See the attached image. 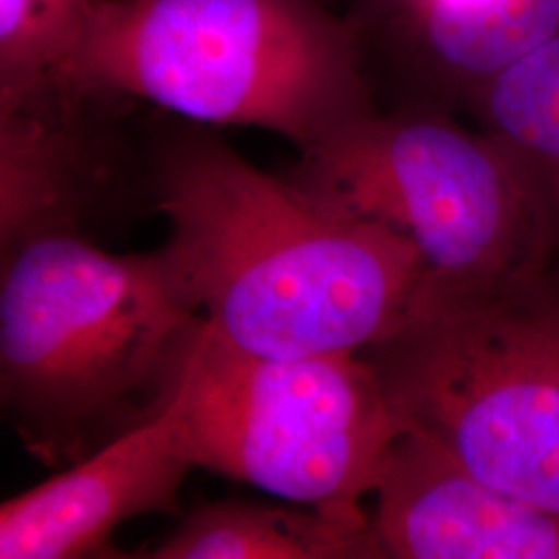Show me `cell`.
I'll use <instances>...</instances> for the list:
<instances>
[{"mask_svg":"<svg viewBox=\"0 0 559 559\" xmlns=\"http://www.w3.org/2000/svg\"><path fill=\"white\" fill-rule=\"evenodd\" d=\"M328 2H332V4H334V0H328Z\"/></svg>","mask_w":559,"mask_h":559,"instance_id":"5bb4252c","label":"cell"},{"mask_svg":"<svg viewBox=\"0 0 559 559\" xmlns=\"http://www.w3.org/2000/svg\"><path fill=\"white\" fill-rule=\"evenodd\" d=\"M150 187L189 297L240 350L355 355L429 305L413 240L263 173L205 124L170 115L150 131Z\"/></svg>","mask_w":559,"mask_h":559,"instance_id":"6da1fadb","label":"cell"},{"mask_svg":"<svg viewBox=\"0 0 559 559\" xmlns=\"http://www.w3.org/2000/svg\"><path fill=\"white\" fill-rule=\"evenodd\" d=\"M373 493L383 558L559 559V512L480 479L415 429L392 443Z\"/></svg>","mask_w":559,"mask_h":559,"instance_id":"30bf717a","label":"cell"},{"mask_svg":"<svg viewBox=\"0 0 559 559\" xmlns=\"http://www.w3.org/2000/svg\"><path fill=\"white\" fill-rule=\"evenodd\" d=\"M98 0H0V100L64 80Z\"/></svg>","mask_w":559,"mask_h":559,"instance_id":"4fadbf2b","label":"cell"},{"mask_svg":"<svg viewBox=\"0 0 559 559\" xmlns=\"http://www.w3.org/2000/svg\"><path fill=\"white\" fill-rule=\"evenodd\" d=\"M284 177L413 240L429 274L427 309L500 297L554 270L516 168L456 115L378 106L300 152Z\"/></svg>","mask_w":559,"mask_h":559,"instance_id":"5b68a950","label":"cell"},{"mask_svg":"<svg viewBox=\"0 0 559 559\" xmlns=\"http://www.w3.org/2000/svg\"><path fill=\"white\" fill-rule=\"evenodd\" d=\"M376 100L468 112L506 67L559 32V0H334ZM385 108V106H381Z\"/></svg>","mask_w":559,"mask_h":559,"instance_id":"ba28073f","label":"cell"},{"mask_svg":"<svg viewBox=\"0 0 559 559\" xmlns=\"http://www.w3.org/2000/svg\"><path fill=\"white\" fill-rule=\"evenodd\" d=\"M152 559H383L371 524L320 510L218 501L180 522Z\"/></svg>","mask_w":559,"mask_h":559,"instance_id":"8fae6325","label":"cell"},{"mask_svg":"<svg viewBox=\"0 0 559 559\" xmlns=\"http://www.w3.org/2000/svg\"><path fill=\"white\" fill-rule=\"evenodd\" d=\"M154 404L177 419L193 468L355 524L404 425L360 353L265 357L191 323Z\"/></svg>","mask_w":559,"mask_h":559,"instance_id":"277c9868","label":"cell"},{"mask_svg":"<svg viewBox=\"0 0 559 559\" xmlns=\"http://www.w3.org/2000/svg\"><path fill=\"white\" fill-rule=\"evenodd\" d=\"M189 471L173 411L152 404L98 452L0 506V558L106 556L122 522L179 510Z\"/></svg>","mask_w":559,"mask_h":559,"instance_id":"9c48e42d","label":"cell"},{"mask_svg":"<svg viewBox=\"0 0 559 559\" xmlns=\"http://www.w3.org/2000/svg\"><path fill=\"white\" fill-rule=\"evenodd\" d=\"M360 355L404 429L559 512V267L500 297L431 307Z\"/></svg>","mask_w":559,"mask_h":559,"instance_id":"8992f818","label":"cell"},{"mask_svg":"<svg viewBox=\"0 0 559 559\" xmlns=\"http://www.w3.org/2000/svg\"><path fill=\"white\" fill-rule=\"evenodd\" d=\"M468 115L516 168L559 267V32L489 81Z\"/></svg>","mask_w":559,"mask_h":559,"instance_id":"7c38bea8","label":"cell"},{"mask_svg":"<svg viewBox=\"0 0 559 559\" xmlns=\"http://www.w3.org/2000/svg\"><path fill=\"white\" fill-rule=\"evenodd\" d=\"M64 80L299 154L380 106L328 0H98Z\"/></svg>","mask_w":559,"mask_h":559,"instance_id":"7a4b0ae2","label":"cell"},{"mask_svg":"<svg viewBox=\"0 0 559 559\" xmlns=\"http://www.w3.org/2000/svg\"><path fill=\"white\" fill-rule=\"evenodd\" d=\"M131 104L69 80L0 100V258L81 233L104 201L150 182V135L135 150L122 129Z\"/></svg>","mask_w":559,"mask_h":559,"instance_id":"52a82bcc","label":"cell"},{"mask_svg":"<svg viewBox=\"0 0 559 559\" xmlns=\"http://www.w3.org/2000/svg\"><path fill=\"white\" fill-rule=\"evenodd\" d=\"M198 318L164 247L115 255L52 233L2 255L0 399L27 452L50 466L80 460L131 402L154 404Z\"/></svg>","mask_w":559,"mask_h":559,"instance_id":"3957f363","label":"cell"}]
</instances>
